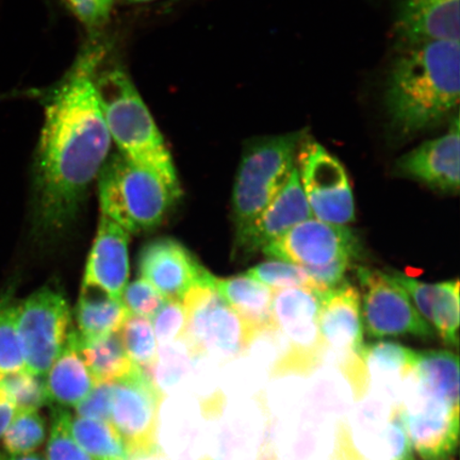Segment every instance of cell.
<instances>
[{
  "mask_svg": "<svg viewBox=\"0 0 460 460\" xmlns=\"http://www.w3.org/2000/svg\"><path fill=\"white\" fill-rule=\"evenodd\" d=\"M102 50L86 49L45 99L36 157V221L44 234L71 226L111 152L95 76Z\"/></svg>",
  "mask_w": 460,
  "mask_h": 460,
  "instance_id": "6da1fadb",
  "label": "cell"
},
{
  "mask_svg": "<svg viewBox=\"0 0 460 460\" xmlns=\"http://www.w3.org/2000/svg\"><path fill=\"white\" fill-rule=\"evenodd\" d=\"M305 131L254 137L244 146L233 192L234 243L286 186Z\"/></svg>",
  "mask_w": 460,
  "mask_h": 460,
  "instance_id": "5b68a950",
  "label": "cell"
},
{
  "mask_svg": "<svg viewBox=\"0 0 460 460\" xmlns=\"http://www.w3.org/2000/svg\"><path fill=\"white\" fill-rule=\"evenodd\" d=\"M17 410L7 391L0 384V438H3Z\"/></svg>",
  "mask_w": 460,
  "mask_h": 460,
  "instance_id": "74e56055",
  "label": "cell"
},
{
  "mask_svg": "<svg viewBox=\"0 0 460 460\" xmlns=\"http://www.w3.org/2000/svg\"><path fill=\"white\" fill-rule=\"evenodd\" d=\"M114 383H97L84 400L76 407L78 417L111 422Z\"/></svg>",
  "mask_w": 460,
  "mask_h": 460,
  "instance_id": "d590c367",
  "label": "cell"
},
{
  "mask_svg": "<svg viewBox=\"0 0 460 460\" xmlns=\"http://www.w3.org/2000/svg\"><path fill=\"white\" fill-rule=\"evenodd\" d=\"M459 41L400 45L384 85L390 128L411 137L441 122L459 102Z\"/></svg>",
  "mask_w": 460,
  "mask_h": 460,
  "instance_id": "7a4b0ae2",
  "label": "cell"
},
{
  "mask_svg": "<svg viewBox=\"0 0 460 460\" xmlns=\"http://www.w3.org/2000/svg\"><path fill=\"white\" fill-rule=\"evenodd\" d=\"M78 344L85 364L97 383L122 381L141 371L126 352L119 332L88 341L78 335Z\"/></svg>",
  "mask_w": 460,
  "mask_h": 460,
  "instance_id": "cb8c5ba5",
  "label": "cell"
},
{
  "mask_svg": "<svg viewBox=\"0 0 460 460\" xmlns=\"http://www.w3.org/2000/svg\"><path fill=\"white\" fill-rule=\"evenodd\" d=\"M70 430L78 446L94 460H129L128 448L111 422L71 413Z\"/></svg>",
  "mask_w": 460,
  "mask_h": 460,
  "instance_id": "484cf974",
  "label": "cell"
},
{
  "mask_svg": "<svg viewBox=\"0 0 460 460\" xmlns=\"http://www.w3.org/2000/svg\"><path fill=\"white\" fill-rule=\"evenodd\" d=\"M261 252L275 261L319 268L344 259L352 261L358 255L359 244L352 229L313 217L297 224Z\"/></svg>",
  "mask_w": 460,
  "mask_h": 460,
  "instance_id": "4fadbf2b",
  "label": "cell"
},
{
  "mask_svg": "<svg viewBox=\"0 0 460 460\" xmlns=\"http://www.w3.org/2000/svg\"><path fill=\"white\" fill-rule=\"evenodd\" d=\"M139 272L165 300L183 301L194 287H210L212 275L178 241L159 238L143 247Z\"/></svg>",
  "mask_w": 460,
  "mask_h": 460,
  "instance_id": "9a60e30c",
  "label": "cell"
},
{
  "mask_svg": "<svg viewBox=\"0 0 460 460\" xmlns=\"http://www.w3.org/2000/svg\"><path fill=\"white\" fill-rule=\"evenodd\" d=\"M0 384L13 401L17 411H39L49 404L45 376L25 370L0 376Z\"/></svg>",
  "mask_w": 460,
  "mask_h": 460,
  "instance_id": "4dcf8cb0",
  "label": "cell"
},
{
  "mask_svg": "<svg viewBox=\"0 0 460 460\" xmlns=\"http://www.w3.org/2000/svg\"><path fill=\"white\" fill-rule=\"evenodd\" d=\"M358 278L362 290V323L367 336L434 338L428 321L389 274L360 267Z\"/></svg>",
  "mask_w": 460,
  "mask_h": 460,
  "instance_id": "7c38bea8",
  "label": "cell"
},
{
  "mask_svg": "<svg viewBox=\"0 0 460 460\" xmlns=\"http://www.w3.org/2000/svg\"><path fill=\"white\" fill-rule=\"evenodd\" d=\"M261 460H276L273 458V456H263Z\"/></svg>",
  "mask_w": 460,
  "mask_h": 460,
  "instance_id": "b9f144b4",
  "label": "cell"
},
{
  "mask_svg": "<svg viewBox=\"0 0 460 460\" xmlns=\"http://www.w3.org/2000/svg\"><path fill=\"white\" fill-rule=\"evenodd\" d=\"M129 234L105 215L99 229L88 262L82 291H93L122 301L129 278Z\"/></svg>",
  "mask_w": 460,
  "mask_h": 460,
  "instance_id": "e0dca14e",
  "label": "cell"
},
{
  "mask_svg": "<svg viewBox=\"0 0 460 460\" xmlns=\"http://www.w3.org/2000/svg\"><path fill=\"white\" fill-rule=\"evenodd\" d=\"M128 314L122 301L113 300L99 292L82 291L75 309L78 335L88 341L118 332Z\"/></svg>",
  "mask_w": 460,
  "mask_h": 460,
  "instance_id": "d4e9b609",
  "label": "cell"
},
{
  "mask_svg": "<svg viewBox=\"0 0 460 460\" xmlns=\"http://www.w3.org/2000/svg\"><path fill=\"white\" fill-rule=\"evenodd\" d=\"M119 333L130 359L143 372L156 364L158 342L152 320L129 314Z\"/></svg>",
  "mask_w": 460,
  "mask_h": 460,
  "instance_id": "83f0119b",
  "label": "cell"
},
{
  "mask_svg": "<svg viewBox=\"0 0 460 460\" xmlns=\"http://www.w3.org/2000/svg\"><path fill=\"white\" fill-rule=\"evenodd\" d=\"M114 0H66L68 8L90 31H97L111 20Z\"/></svg>",
  "mask_w": 460,
  "mask_h": 460,
  "instance_id": "8d00e7d4",
  "label": "cell"
},
{
  "mask_svg": "<svg viewBox=\"0 0 460 460\" xmlns=\"http://www.w3.org/2000/svg\"><path fill=\"white\" fill-rule=\"evenodd\" d=\"M210 460H212V459H210Z\"/></svg>",
  "mask_w": 460,
  "mask_h": 460,
  "instance_id": "ee69618b",
  "label": "cell"
},
{
  "mask_svg": "<svg viewBox=\"0 0 460 460\" xmlns=\"http://www.w3.org/2000/svg\"><path fill=\"white\" fill-rule=\"evenodd\" d=\"M459 117L452 118L447 134L424 142L396 161L400 176L424 183L435 191L454 194L459 191Z\"/></svg>",
  "mask_w": 460,
  "mask_h": 460,
  "instance_id": "2e32d148",
  "label": "cell"
},
{
  "mask_svg": "<svg viewBox=\"0 0 460 460\" xmlns=\"http://www.w3.org/2000/svg\"><path fill=\"white\" fill-rule=\"evenodd\" d=\"M71 322L70 305L54 288H42L17 305V332L28 372L46 376L65 348Z\"/></svg>",
  "mask_w": 460,
  "mask_h": 460,
  "instance_id": "30bf717a",
  "label": "cell"
},
{
  "mask_svg": "<svg viewBox=\"0 0 460 460\" xmlns=\"http://www.w3.org/2000/svg\"><path fill=\"white\" fill-rule=\"evenodd\" d=\"M394 28L399 46L459 41V0H399Z\"/></svg>",
  "mask_w": 460,
  "mask_h": 460,
  "instance_id": "d6986e66",
  "label": "cell"
},
{
  "mask_svg": "<svg viewBox=\"0 0 460 460\" xmlns=\"http://www.w3.org/2000/svg\"><path fill=\"white\" fill-rule=\"evenodd\" d=\"M96 384L80 352L77 331H71L59 358L45 376L49 402L61 407L77 406Z\"/></svg>",
  "mask_w": 460,
  "mask_h": 460,
  "instance_id": "7402d4cb",
  "label": "cell"
},
{
  "mask_svg": "<svg viewBox=\"0 0 460 460\" xmlns=\"http://www.w3.org/2000/svg\"><path fill=\"white\" fill-rule=\"evenodd\" d=\"M183 341L194 358L227 364L250 349L254 333L210 287H194L183 298Z\"/></svg>",
  "mask_w": 460,
  "mask_h": 460,
  "instance_id": "52a82bcc",
  "label": "cell"
},
{
  "mask_svg": "<svg viewBox=\"0 0 460 460\" xmlns=\"http://www.w3.org/2000/svg\"><path fill=\"white\" fill-rule=\"evenodd\" d=\"M48 427L39 411H17L3 436L5 453L31 454L44 444Z\"/></svg>",
  "mask_w": 460,
  "mask_h": 460,
  "instance_id": "f1b7e54d",
  "label": "cell"
},
{
  "mask_svg": "<svg viewBox=\"0 0 460 460\" xmlns=\"http://www.w3.org/2000/svg\"><path fill=\"white\" fill-rule=\"evenodd\" d=\"M210 288L232 307L254 333L272 326L274 290L246 274L220 279L212 276Z\"/></svg>",
  "mask_w": 460,
  "mask_h": 460,
  "instance_id": "603a6c76",
  "label": "cell"
},
{
  "mask_svg": "<svg viewBox=\"0 0 460 460\" xmlns=\"http://www.w3.org/2000/svg\"><path fill=\"white\" fill-rule=\"evenodd\" d=\"M247 276L254 279L272 290L288 289V288L315 286L306 270L290 262L271 261L259 263L246 272ZM316 290V289H315Z\"/></svg>",
  "mask_w": 460,
  "mask_h": 460,
  "instance_id": "1f68e13d",
  "label": "cell"
},
{
  "mask_svg": "<svg viewBox=\"0 0 460 460\" xmlns=\"http://www.w3.org/2000/svg\"><path fill=\"white\" fill-rule=\"evenodd\" d=\"M165 298L143 279H136L125 288L122 302L129 314L152 320L163 306Z\"/></svg>",
  "mask_w": 460,
  "mask_h": 460,
  "instance_id": "e575fe53",
  "label": "cell"
},
{
  "mask_svg": "<svg viewBox=\"0 0 460 460\" xmlns=\"http://www.w3.org/2000/svg\"><path fill=\"white\" fill-rule=\"evenodd\" d=\"M197 358H194L185 341L158 347V358L146 376L164 395L178 393L191 377Z\"/></svg>",
  "mask_w": 460,
  "mask_h": 460,
  "instance_id": "4316f807",
  "label": "cell"
},
{
  "mask_svg": "<svg viewBox=\"0 0 460 460\" xmlns=\"http://www.w3.org/2000/svg\"><path fill=\"white\" fill-rule=\"evenodd\" d=\"M296 168L289 180L243 238L234 243V256L249 258L304 221L313 218Z\"/></svg>",
  "mask_w": 460,
  "mask_h": 460,
  "instance_id": "ac0fdd59",
  "label": "cell"
},
{
  "mask_svg": "<svg viewBox=\"0 0 460 460\" xmlns=\"http://www.w3.org/2000/svg\"><path fill=\"white\" fill-rule=\"evenodd\" d=\"M158 347L181 341L185 335L187 314L181 301L166 300L152 319Z\"/></svg>",
  "mask_w": 460,
  "mask_h": 460,
  "instance_id": "836d02e7",
  "label": "cell"
},
{
  "mask_svg": "<svg viewBox=\"0 0 460 460\" xmlns=\"http://www.w3.org/2000/svg\"><path fill=\"white\" fill-rule=\"evenodd\" d=\"M106 124L119 154L180 188L168 146L128 74L119 66L96 73Z\"/></svg>",
  "mask_w": 460,
  "mask_h": 460,
  "instance_id": "3957f363",
  "label": "cell"
},
{
  "mask_svg": "<svg viewBox=\"0 0 460 460\" xmlns=\"http://www.w3.org/2000/svg\"><path fill=\"white\" fill-rule=\"evenodd\" d=\"M16 322L17 305L0 301V376L26 370Z\"/></svg>",
  "mask_w": 460,
  "mask_h": 460,
  "instance_id": "f546056e",
  "label": "cell"
},
{
  "mask_svg": "<svg viewBox=\"0 0 460 460\" xmlns=\"http://www.w3.org/2000/svg\"><path fill=\"white\" fill-rule=\"evenodd\" d=\"M408 460H417L415 457H413V456L411 457H410V459Z\"/></svg>",
  "mask_w": 460,
  "mask_h": 460,
  "instance_id": "7bdbcfd3",
  "label": "cell"
},
{
  "mask_svg": "<svg viewBox=\"0 0 460 460\" xmlns=\"http://www.w3.org/2000/svg\"><path fill=\"white\" fill-rule=\"evenodd\" d=\"M360 303L358 290L342 283L324 293L319 316L326 358H332L358 401L369 393Z\"/></svg>",
  "mask_w": 460,
  "mask_h": 460,
  "instance_id": "ba28073f",
  "label": "cell"
},
{
  "mask_svg": "<svg viewBox=\"0 0 460 460\" xmlns=\"http://www.w3.org/2000/svg\"><path fill=\"white\" fill-rule=\"evenodd\" d=\"M296 159L314 217L337 226L353 222L354 195L341 161L306 134L298 146Z\"/></svg>",
  "mask_w": 460,
  "mask_h": 460,
  "instance_id": "8fae6325",
  "label": "cell"
},
{
  "mask_svg": "<svg viewBox=\"0 0 460 460\" xmlns=\"http://www.w3.org/2000/svg\"><path fill=\"white\" fill-rule=\"evenodd\" d=\"M53 410L46 460H94L73 438L70 430L71 412L66 407L57 405Z\"/></svg>",
  "mask_w": 460,
  "mask_h": 460,
  "instance_id": "d6a6232c",
  "label": "cell"
},
{
  "mask_svg": "<svg viewBox=\"0 0 460 460\" xmlns=\"http://www.w3.org/2000/svg\"><path fill=\"white\" fill-rule=\"evenodd\" d=\"M129 460H171L165 454L158 448L156 451L148 453L137 454V456H130Z\"/></svg>",
  "mask_w": 460,
  "mask_h": 460,
  "instance_id": "f35d334b",
  "label": "cell"
},
{
  "mask_svg": "<svg viewBox=\"0 0 460 460\" xmlns=\"http://www.w3.org/2000/svg\"><path fill=\"white\" fill-rule=\"evenodd\" d=\"M324 293L308 287L274 290L272 323L281 336L274 376H308L323 365L319 316Z\"/></svg>",
  "mask_w": 460,
  "mask_h": 460,
  "instance_id": "8992f818",
  "label": "cell"
},
{
  "mask_svg": "<svg viewBox=\"0 0 460 460\" xmlns=\"http://www.w3.org/2000/svg\"><path fill=\"white\" fill-rule=\"evenodd\" d=\"M390 278L404 289L420 314L448 347L458 349L459 281L425 284L400 272H390Z\"/></svg>",
  "mask_w": 460,
  "mask_h": 460,
  "instance_id": "ffe728a7",
  "label": "cell"
},
{
  "mask_svg": "<svg viewBox=\"0 0 460 460\" xmlns=\"http://www.w3.org/2000/svg\"><path fill=\"white\" fill-rule=\"evenodd\" d=\"M164 395L142 370L114 383L111 423L129 457L158 450L159 412Z\"/></svg>",
  "mask_w": 460,
  "mask_h": 460,
  "instance_id": "5bb4252c",
  "label": "cell"
},
{
  "mask_svg": "<svg viewBox=\"0 0 460 460\" xmlns=\"http://www.w3.org/2000/svg\"><path fill=\"white\" fill-rule=\"evenodd\" d=\"M97 180L102 214L129 234L158 227L181 197V189L119 153L107 159Z\"/></svg>",
  "mask_w": 460,
  "mask_h": 460,
  "instance_id": "277c9868",
  "label": "cell"
},
{
  "mask_svg": "<svg viewBox=\"0 0 460 460\" xmlns=\"http://www.w3.org/2000/svg\"><path fill=\"white\" fill-rule=\"evenodd\" d=\"M399 408L408 439L420 457L453 460L458 446L459 402L424 388L411 376Z\"/></svg>",
  "mask_w": 460,
  "mask_h": 460,
  "instance_id": "9c48e42d",
  "label": "cell"
},
{
  "mask_svg": "<svg viewBox=\"0 0 460 460\" xmlns=\"http://www.w3.org/2000/svg\"><path fill=\"white\" fill-rule=\"evenodd\" d=\"M123 2L128 4H144L154 2V0H123Z\"/></svg>",
  "mask_w": 460,
  "mask_h": 460,
  "instance_id": "60d3db41",
  "label": "cell"
},
{
  "mask_svg": "<svg viewBox=\"0 0 460 460\" xmlns=\"http://www.w3.org/2000/svg\"><path fill=\"white\" fill-rule=\"evenodd\" d=\"M0 460H46L42 456L39 454H21V456H15V454L5 453L0 456Z\"/></svg>",
  "mask_w": 460,
  "mask_h": 460,
  "instance_id": "ab89813d",
  "label": "cell"
},
{
  "mask_svg": "<svg viewBox=\"0 0 460 460\" xmlns=\"http://www.w3.org/2000/svg\"><path fill=\"white\" fill-rule=\"evenodd\" d=\"M417 350L393 341H378L365 345V364L369 389L381 393L383 402L399 407L402 389L415 370Z\"/></svg>",
  "mask_w": 460,
  "mask_h": 460,
  "instance_id": "44dd1931",
  "label": "cell"
}]
</instances>
